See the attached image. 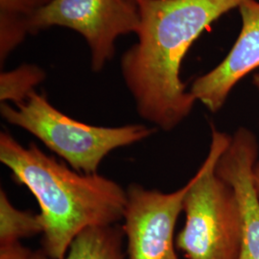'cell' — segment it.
Returning <instances> with one entry per match:
<instances>
[{"instance_id":"1","label":"cell","mask_w":259,"mask_h":259,"mask_svg":"<svg viewBox=\"0 0 259 259\" xmlns=\"http://www.w3.org/2000/svg\"><path fill=\"white\" fill-rule=\"evenodd\" d=\"M242 1H138V41L123 53L120 70L143 120L171 132L190 115L197 101L181 77L185 55L204 30Z\"/></svg>"},{"instance_id":"2","label":"cell","mask_w":259,"mask_h":259,"mask_svg":"<svg viewBox=\"0 0 259 259\" xmlns=\"http://www.w3.org/2000/svg\"><path fill=\"white\" fill-rule=\"evenodd\" d=\"M0 161L37 201L47 258L64 259L83 230L123 220L126 189L111 179L80 173L35 143L23 146L4 131L0 133Z\"/></svg>"},{"instance_id":"3","label":"cell","mask_w":259,"mask_h":259,"mask_svg":"<svg viewBox=\"0 0 259 259\" xmlns=\"http://www.w3.org/2000/svg\"><path fill=\"white\" fill-rule=\"evenodd\" d=\"M231 139L211 125L208 154L187 183L185 225L176 236V248L186 259H240L243 232L237 197L215 172Z\"/></svg>"},{"instance_id":"4","label":"cell","mask_w":259,"mask_h":259,"mask_svg":"<svg viewBox=\"0 0 259 259\" xmlns=\"http://www.w3.org/2000/svg\"><path fill=\"white\" fill-rule=\"evenodd\" d=\"M0 113L7 123L37 138L70 168L88 175L97 174L112 151L148 139L157 131L143 124L104 127L83 123L58 110L37 92L18 106L1 103Z\"/></svg>"},{"instance_id":"5","label":"cell","mask_w":259,"mask_h":259,"mask_svg":"<svg viewBox=\"0 0 259 259\" xmlns=\"http://www.w3.org/2000/svg\"><path fill=\"white\" fill-rule=\"evenodd\" d=\"M139 4L132 0H53L28 20L29 34L59 26L73 30L85 40L91 67L100 72L115 55L117 38L138 34Z\"/></svg>"},{"instance_id":"6","label":"cell","mask_w":259,"mask_h":259,"mask_svg":"<svg viewBox=\"0 0 259 259\" xmlns=\"http://www.w3.org/2000/svg\"><path fill=\"white\" fill-rule=\"evenodd\" d=\"M187 187L169 193L138 184L127 187L121 227L129 259H180L174 235Z\"/></svg>"},{"instance_id":"7","label":"cell","mask_w":259,"mask_h":259,"mask_svg":"<svg viewBox=\"0 0 259 259\" xmlns=\"http://www.w3.org/2000/svg\"><path fill=\"white\" fill-rule=\"evenodd\" d=\"M241 31L235 44L222 62L196 78L189 92L197 102L210 112H218L233 88L259 67V1L243 0L238 6Z\"/></svg>"},{"instance_id":"8","label":"cell","mask_w":259,"mask_h":259,"mask_svg":"<svg viewBox=\"0 0 259 259\" xmlns=\"http://www.w3.org/2000/svg\"><path fill=\"white\" fill-rule=\"evenodd\" d=\"M258 150L255 135L240 127L215 166L216 174L233 188L239 204L243 232L240 259H259V200L252 179Z\"/></svg>"},{"instance_id":"9","label":"cell","mask_w":259,"mask_h":259,"mask_svg":"<svg viewBox=\"0 0 259 259\" xmlns=\"http://www.w3.org/2000/svg\"><path fill=\"white\" fill-rule=\"evenodd\" d=\"M124 237L117 225L88 228L72 241L64 259H125Z\"/></svg>"},{"instance_id":"10","label":"cell","mask_w":259,"mask_h":259,"mask_svg":"<svg viewBox=\"0 0 259 259\" xmlns=\"http://www.w3.org/2000/svg\"><path fill=\"white\" fill-rule=\"evenodd\" d=\"M42 233L38 214L17 208L10 202L6 192L0 190V245L20 242L26 237Z\"/></svg>"},{"instance_id":"11","label":"cell","mask_w":259,"mask_h":259,"mask_svg":"<svg viewBox=\"0 0 259 259\" xmlns=\"http://www.w3.org/2000/svg\"><path fill=\"white\" fill-rule=\"evenodd\" d=\"M46 78L45 69L34 64H22L11 70H2L0 73V102L14 106L25 102Z\"/></svg>"},{"instance_id":"12","label":"cell","mask_w":259,"mask_h":259,"mask_svg":"<svg viewBox=\"0 0 259 259\" xmlns=\"http://www.w3.org/2000/svg\"><path fill=\"white\" fill-rule=\"evenodd\" d=\"M29 34L25 19L0 16V65H5L9 56Z\"/></svg>"},{"instance_id":"13","label":"cell","mask_w":259,"mask_h":259,"mask_svg":"<svg viewBox=\"0 0 259 259\" xmlns=\"http://www.w3.org/2000/svg\"><path fill=\"white\" fill-rule=\"evenodd\" d=\"M53 0H0V16L29 20Z\"/></svg>"},{"instance_id":"14","label":"cell","mask_w":259,"mask_h":259,"mask_svg":"<svg viewBox=\"0 0 259 259\" xmlns=\"http://www.w3.org/2000/svg\"><path fill=\"white\" fill-rule=\"evenodd\" d=\"M0 259H44L25 248L20 242L0 245Z\"/></svg>"},{"instance_id":"15","label":"cell","mask_w":259,"mask_h":259,"mask_svg":"<svg viewBox=\"0 0 259 259\" xmlns=\"http://www.w3.org/2000/svg\"><path fill=\"white\" fill-rule=\"evenodd\" d=\"M252 179H253V186L254 190L257 195V198L259 200V160H257L253 167L252 171Z\"/></svg>"},{"instance_id":"16","label":"cell","mask_w":259,"mask_h":259,"mask_svg":"<svg viewBox=\"0 0 259 259\" xmlns=\"http://www.w3.org/2000/svg\"><path fill=\"white\" fill-rule=\"evenodd\" d=\"M252 82H253V85L255 87V89L257 90V92H258L259 93V72H257L256 74L254 75Z\"/></svg>"},{"instance_id":"17","label":"cell","mask_w":259,"mask_h":259,"mask_svg":"<svg viewBox=\"0 0 259 259\" xmlns=\"http://www.w3.org/2000/svg\"><path fill=\"white\" fill-rule=\"evenodd\" d=\"M132 1H134V2H137V3H138V1H139V0H132Z\"/></svg>"}]
</instances>
